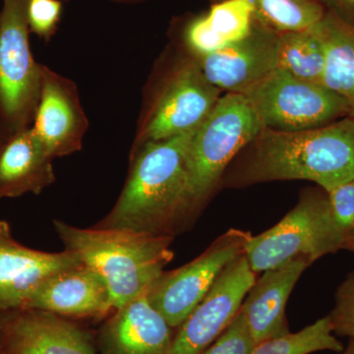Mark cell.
Wrapping results in <instances>:
<instances>
[{
  "mask_svg": "<svg viewBox=\"0 0 354 354\" xmlns=\"http://www.w3.org/2000/svg\"><path fill=\"white\" fill-rule=\"evenodd\" d=\"M235 183L308 180L326 192L354 179V118L304 131L262 130Z\"/></svg>",
  "mask_w": 354,
  "mask_h": 354,
  "instance_id": "1",
  "label": "cell"
},
{
  "mask_svg": "<svg viewBox=\"0 0 354 354\" xmlns=\"http://www.w3.org/2000/svg\"><path fill=\"white\" fill-rule=\"evenodd\" d=\"M196 130L145 142L120 199L95 227L174 236L185 196L186 158Z\"/></svg>",
  "mask_w": 354,
  "mask_h": 354,
  "instance_id": "2",
  "label": "cell"
},
{
  "mask_svg": "<svg viewBox=\"0 0 354 354\" xmlns=\"http://www.w3.org/2000/svg\"><path fill=\"white\" fill-rule=\"evenodd\" d=\"M53 227L65 250L76 254L106 281L114 310L145 295L174 256L171 235L81 228L58 220Z\"/></svg>",
  "mask_w": 354,
  "mask_h": 354,
  "instance_id": "3",
  "label": "cell"
},
{
  "mask_svg": "<svg viewBox=\"0 0 354 354\" xmlns=\"http://www.w3.org/2000/svg\"><path fill=\"white\" fill-rule=\"evenodd\" d=\"M264 129L245 95H221L197 128L186 158V189L179 230L188 225L232 160Z\"/></svg>",
  "mask_w": 354,
  "mask_h": 354,
  "instance_id": "4",
  "label": "cell"
},
{
  "mask_svg": "<svg viewBox=\"0 0 354 354\" xmlns=\"http://www.w3.org/2000/svg\"><path fill=\"white\" fill-rule=\"evenodd\" d=\"M346 234L333 218L328 195L306 192L276 225L250 237L244 255L258 274L297 258L312 264L346 248Z\"/></svg>",
  "mask_w": 354,
  "mask_h": 354,
  "instance_id": "5",
  "label": "cell"
},
{
  "mask_svg": "<svg viewBox=\"0 0 354 354\" xmlns=\"http://www.w3.org/2000/svg\"><path fill=\"white\" fill-rule=\"evenodd\" d=\"M266 129L304 131L351 116L348 104L323 84L276 68L242 93Z\"/></svg>",
  "mask_w": 354,
  "mask_h": 354,
  "instance_id": "6",
  "label": "cell"
},
{
  "mask_svg": "<svg viewBox=\"0 0 354 354\" xmlns=\"http://www.w3.org/2000/svg\"><path fill=\"white\" fill-rule=\"evenodd\" d=\"M251 236L249 232L230 228L196 259L162 272L147 290V299L172 329H177L206 297L225 267L245 253Z\"/></svg>",
  "mask_w": 354,
  "mask_h": 354,
  "instance_id": "7",
  "label": "cell"
},
{
  "mask_svg": "<svg viewBox=\"0 0 354 354\" xmlns=\"http://www.w3.org/2000/svg\"><path fill=\"white\" fill-rule=\"evenodd\" d=\"M27 0H3L0 13V104L15 125L38 106L41 73L30 48Z\"/></svg>",
  "mask_w": 354,
  "mask_h": 354,
  "instance_id": "8",
  "label": "cell"
},
{
  "mask_svg": "<svg viewBox=\"0 0 354 354\" xmlns=\"http://www.w3.org/2000/svg\"><path fill=\"white\" fill-rule=\"evenodd\" d=\"M256 276L244 254L227 266L206 297L177 328L169 354H203L239 313Z\"/></svg>",
  "mask_w": 354,
  "mask_h": 354,
  "instance_id": "9",
  "label": "cell"
},
{
  "mask_svg": "<svg viewBox=\"0 0 354 354\" xmlns=\"http://www.w3.org/2000/svg\"><path fill=\"white\" fill-rule=\"evenodd\" d=\"M221 92L206 78L196 60L180 65L149 116L144 142L160 141L197 129L215 108Z\"/></svg>",
  "mask_w": 354,
  "mask_h": 354,
  "instance_id": "10",
  "label": "cell"
},
{
  "mask_svg": "<svg viewBox=\"0 0 354 354\" xmlns=\"http://www.w3.org/2000/svg\"><path fill=\"white\" fill-rule=\"evenodd\" d=\"M278 34L257 18L246 38L195 60L216 87L242 94L277 68Z\"/></svg>",
  "mask_w": 354,
  "mask_h": 354,
  "instance_id": "11",
  "label": "cell"
},
{
  "mask_svg": "<svg viewBox=\"0 0 354 354\" xmlns=\"http://www.w3.org/2000/svg\"><path fill=\"white\" fill-rule=\"evenodd\" d=\"M73 252H44L21 244L10 225L0 220V311L23 309L51 274L81 264Z\"/></svg>",
  "mask_w": 354,
  "mask_h": 354,
  "instance_id": "12",
  "label": "cell"
},
{
  "mask_svg": "<svg viewBox=\"0 0 354 354\" xmlns=\"http://www.w3.org/2000/svg\"><path fill=\"white\" fill-rule=\"evenodd\" d=\"M2 354H100L87 333L64 317L36 309L8 311Z\"/></svg>",
  "mask_w": 354,
  "mask_h": 354,
  "instance_id": "13",
  "label": "cell"
},
{
  "mask_svg": "<svg viewBox=\"0 0 354 354\" xmlns=\"http://www.w3.org/2000/svg\"><path fill=\"white\" fill-rule=\"evenodd\" d=\"M25 308L64 318H94L114 311L106 281L83 263L51 274L30 297Z\"/></svg>",
  "mask_w": 354,
  "mask_h": 354,
  "instance_id": "14",
  "label": "cell"
},
{
  "mask_svg": "<svg viewBox=\"0 0 354 354\" xmlns=\"http://www.w3.org/2000/svg\"><path fill=\"white\" fill-rule=\"evenodd\" d=\"M311 263L297 258L268 270L251 286L241 307L256 344L290 333L286 308L293 288Z\"/></svg>",
  "mask_w": 354,
  "mask_h": 354,
  "instance_id": "15",
  "label": "cell"
},
{
  "mask_svg": "<svg viewBox=\"0 0 354 354\" xmlns=\"http://www.w3.org/2000/svg\"><path fill=\"white\" fill-rule=\"evenodd\" d=\"M172 328L145 295L114 310L100 335V354H169Z\"/></svg>",
  "mask_w": 354,
  "mask_h": 354,
  "instance_id": "16",
  "label": "cell"
},
{
  "mask_svg": "<svg viewBox=\"0 0 354 354\" xmlns=\"http://www.w3.org/2000/svg\"><path fill=\"white\" fill-rule=\"evenodd\" d=\"M83 118L69 88L43 70L41 94L32 127L51 158L62 157L80 148Z\"/></svg>",
  "mask_w": 354,
  "mask_h": 354,
  "instance_id": "17",
  "label": "cell"
},
{
  "mask_svg": "<svg viewBox=\"0 0 354 354\" xmlns=\"http://www.w3.org/2000/svg\"><path fill=\"white\" fill-rule=\"evenodd\" d=\"M48 155L32 128L0 145V199L39 194L55 181Z\"/></svg>",
  "mask_w": 354,
  "mask_h": 354,
  "instance_id": "18",
  "label": "cell"
},
{
  "mask_svg": "<svg viewBox=\"0 0 354 354\" xmlns=\"http://www.w3.org/2000/svg\"><path fill=\"white\" fill-rule=\"evenodd\" d=\"M257 18L251 0H223L191 19L184 39L195 57H204L246 38Z\"/></svg>",
  "mask_w": 354,
  "mask_h": 354,
  "instance_id": "19",
  "label": "cell"
},
{
  "mask_svg": "<svg viewBox=\"0 0 354 354\" xmlns=\"http://www.w3.org/2000/svg\"><path fill=\"white\" fill-rule=\"evenodd\" d=\"M314 28L325 48L322 84L346 101L354 118V28L330 12Z\"/></svg>",
  "mask_w": 354,
  "mask_h": 354,
  "instance_id": "20",
  "label": "cell"
},
{
  "mask_svg": "<svg viewBox=\"0 0 354 354\" xmlns=\"http://www.w3.org/2000/svg\"><path fill=\"white\" fill-rule=\"evenodd\" d=\"M326 53L314 26L299 31L279 32L277 68L309 82L322 84Z\"/></svg>",
  "mask_w": 354,
  "mask_h": 354,
  "instance_id": "21",
  "label": "cell"
},
{
  "mask_svg": "<svg viewBox=\"0 0 354 354\" xmlns=\"http://www.w3.org/2000/svg\"><path fill=\"white\" fill-rule=\"evenodd\" d=\"M212 3L223 0H209ZM261 22L278 32L308 29L327 11L316 0H251Z\"/></svg>",
  "mask_w": 354,
  "mask_h": 354,
  "instance_id": "22",
  "label": "cell"
},
{
  "mask_svg": "<svg viewBox=\"0 0 354 354\" xmlns=\"http://www.w3.org/2000/svg\"><path fill=\"white\" fill-rule=\"evenodd\" d=\"M333 333L329 317H324L299 332H290L260 342L251 354H311L323 351L339 353L344 346Z\"/></svg>",
  "mask_w": 354,
  "mask_h": 354,
  "instance_id": "23",
  "label": "cell"
},
{
  "mask_svg": "<svg viewBox=\"0 0 354 354\" xmlns=\"http://www.w3.org/2000/svg\"><path fill=\"white\" fill-rule=\"evenodd\" d=\"M256 346L239 309L234 320L203 354H251Z\"/></svg>",
  "mask_w": 354,
  "mask_h": 354,
  "instance_id": "24",
  "label": "cell"
},
{
  "mask_svg": "<svg viewBox=\"0 0 354 354\" xmlns=\"http://www.w3.org/2000/svg\"><path fill=\"white\" fill-rule=\"evenodd\" d=\"M328 317L335 335L354 337V272L339 286L335 308Z\"/></svg>",
  "mask_w": 354,
  "mask_h": 354,
  "instance_id": "25",
  "label": "cell"
},
{
  "mask_svg": "<svg viewBox=\"0 0 354 354\" xmlns=\"http://www.w3.org/2000/svg\"><path fill=\"white\" fill-rule=\"evenodd\" d=\"M333 218L346 239L354 232V179L327 192Z\"/></svg>",
  "mask_w": 354,
  "mask_h": 354,
  "instance_id": "26",
  "label": "cell"
},
{
  "mask_svg": "<svg viewBox=\"0 0 354 354\" xmlns=\"http://www.w3.org/2000/svg\"><path fill=\"white\" fill-rule=\"evenodd\" d=\"M59 0H28V23L32 31L41 37H50L62 14Z\"/></svg>",
  "mask_w": 354,
  "mask_h": 354,
  "instance_id": "27",
  "label": "cell"
},
{
  "mask_svg": "<svg viewBox=\"0 0 354 354\" xmlns=\"http://www.w3.org/2000/svg\"><path fill=\"white\" fill-rule=\"evenodd\" d=\"M342 22L354 28V0H316Z\"/></svg>",
  "mask_w": 354,
  "mask_h": 354,
  "instance_id": "28",
  "label": "cell"
},
{
  "mask_svg": "<svg viewBox=\"0 0 354 354\" xmlns=\"http://www.w3.org/2000/svg\"><path fill=\"white\" fill-rule=\"evenodd\" d=\"M8 311H0V354H2V339H3L4 323Z\"/></svg>",
  "mask_w": 354,
  "mask_h": 354,
  "instance_id": "29",
  "label": "cell"
},
{
  "mask_svg": "<svg viewBox=\"0 0 354 354\" xmlns=\"http://www.w3.org/2000/svg\"><path fill=\"white\" fill-rule=\"evenodd\" d=\"M339 354H354V337H349L348 346L339 351Z\"/></svg>",
  "mask_w": 354,
  "mask_h": 354,
  "instance_id": "30",
  "label": "cell"
},
{
  "mask_svg": "<svg viewBox=\"0 0 354 354\" xmlns=\"http://www.w3.org/2000/svg\"><path fill=\"white\" fill-rule=\"evenodd\" d=\"M346 248H348L349 250L354 252V232L349 235L348 239H346Z\"/></svg>",
  "mask_w": 354,
  "mask_h": 354,
  "instance_id": "31",
  "label": "cell"
}]
</instances>
